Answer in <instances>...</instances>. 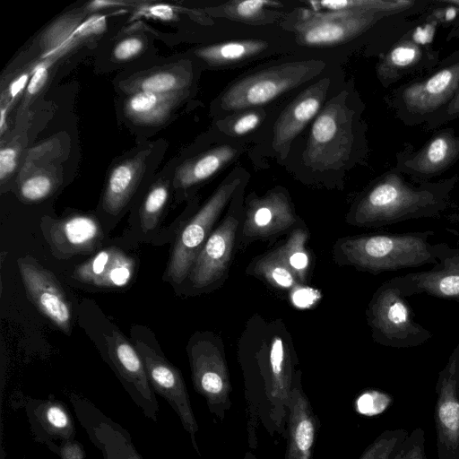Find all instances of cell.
Instances as JSON below:
<instances>
[{
  "instance_id": "5b68a950",
  "label": "cell",
  "mask_w": 459,
  "mask_h": 459,
  "mask_svg": "<svg viewBox=\"0 0 459 459\" xmlns=\"http://www.w3.org/2000/svg\"><path fill=\"white\" fill-rule=\"evenodd\" d=\"M239 184V178L225 180L181 228L175 239L166 271V277L172 283L179 284L188 278L198 254Z\"/></svg>"
},
{
  "instance_id": "f546056e",
  "label": "cell",
  "mask_w": 459,
  "mask_h": 459,
  "mask_svg": "<svg viewBox=\"0 0 459 459\" xmlns=\"http://www.w3.org/2000/svg\"><path fill=\"white\" fill-rule=\"evenodd\" d=\"M250 275L261 278L278 289H292L301 283L275 249L256 257L247 268Z\"/></svg>"
},
{
  "instance_id": "1f68e13d",
  "label": "cell",
  "mask_w": 459,
  "mask_h": 459,
  "mask_svg": "<svg viewBox=\"0 0 459 459\" xmlns=\"http://www.w3.org/2000/svg\"><path fill=\"white\" fill-rule=\"evenodd\" d=\"M314 7L325 9L327 12L345 10H365L381 13H394L404 11L414 4L412 1H378V0H341L310 2Z\"/></svg>"
},
{
  "instance_id": "f6af8a7d",
  "label": "cell",
  "mask_w": 459,
  "mask_h": 459,
  "mask_svg": "<svg viewBox=\"0 0 459 459\" xmlns=\"http://www.w3.org/2000/svg\"><path fill=\"white\" fill-rule=\"evenodd\" d=\"M48 66L47 63H42L34 69L27 85L28 96L35 95L45 85L48 75Z\"/></svg>"
},
{
  "instance_id": "4dcf8cb0",
  "label": "cell",
  "mask_w": 459,
  "mask_h": 459,
  "mask_svg": "<svg viewBox=\"0 0 459 459\" xmlns=\"http://www.w3.org/2000/svg\"><path fill=\"white\" fill-rule=\"evenodd\" d=\"M308 232L301 227H296L290 231L286 241L275 248L279 256L296 274L301 283L306 281L308 269V254L306 249Z\"/></svg>"
},
{
  "instance_id": "d6a6232c",
  "label": "cell",
  "mask_w": 459,
  "mask_h": 459,
  "mask_svg": "<svg viewBox=\"0 0 459 459\" xmlns=\"http://www.w3.org/2000/svg\"><path fill=\"white\" fill-rule=\"evenodd\" d=\"M409 435L405 429L384 430L366 447L359 459H394Z\"/></svg>"
},
{
  "instance_id": "7c38bea8",
  "label": "cell",
  "mask_w": 459,
  "mask_h": 459,
  "mask_svg": "<svg viewBox=\"0 0 459 459\" xmlns=\"http://www.w3.org/2000/svg\"><path fill=\"white\" fill-rule=\"evenodd\" d=\"M386 13L365 10L311 12L303 10L297 25L299 43L307 46H329L357 36Z\"/></svg>"
},
{
  "instance_id": "681fc988",
  "label": "cell",
  "mask_w": 459,
  "mask_h": 459,
  "mask_svg": "<svg viewBox=\"0 0 459 459\" xmlns=\"http://www.w3.org/2000/svg\"><path fill=\"white\" fill-rule=\"evenodd\" d=\"M6 111H7V108H5L4 107H1V112H0V114H1L0 115L1 116V119H0L1 133H3V130H4Z\"/></svg>"
},
{
  "instance_id": "ffe728a7",
  "label": "cell",
  "mask_w": 459,
  "mask_h": 459,
  "mask_svg": "<svg viewBox=\"0 0 459 459\" xmlns=\"http://www.w3.org/2000/svg\"><path fill=\"white\" fill-rule=\"evenodd\" d=\"M329 80L324 79L307 88L281 113L273 128V146L285 158L290 145L314 118L325 100Z\"/></svg>"
},
{
  "instance_id": "d590c367",
  "label": "cell",
  "mask_w": 459,
  "mask_h": 459,
  "mask_svg": "<svg viewBox=\"0 0 459 459\" xmlns=\"http://www.w3.org/2000/svg\"><path fill=\"white\" fill-rule=\"evenodd\" d=\"M278 3L266 0H244L231 2L226 4V14L246 22H254L260 19L270 5Z\"/></svg>"
},
{
  "instance_id": "60d3db41",
  "label": "cell",
  "mask_w": 459,
  "mask_h": 459,
  "mask_svg": "<svg viewBox=\"0 0 459 459\" xmlns=\"http://www.w3.org/2000/svg\"><path fill=\"white\" fill-rule=\"evenodd\" d=\"M457 117H459V91L446 106L425 123H427L429 127H436Z\"/></svg>"
},
{
  "instance_id": "4fadbf2b",
  "label": "cell",
  "mask_w": 459,
  "mask_h": 459,
  "mask_svg": "<svg viewBox=\"0 0 459 459\" xmlns=\"http://www.w3.org/2000/svg\"><path fill=\"white\" fill-rule=\"evenodd\" d=\"M106 342L108 359L125 389L143 415L156 423L159 403L137 350L116 329L106 336Z\"/></svg>"
},
{
  "instance_id": "cb8c5ba5",
  "label": "cell",
  "mask_w": 459,
  "mask_h": 459,
  "mask_svg": "<svg viewBox=\"0 0 459 459\" xmlns=\"http://www.w3.org/2000/svg\"><path fill=\"white\" fill-rule=\"evenodd\" d=\"M142 153L116 166L108 179L103 195V208L111 214L118 213L131 199L142 178L145 167Z\"/></svg>"
},
{
  "instance_id": "30bf717a",
  "label": "cell",
  "mask_w": 459,
  "mask_h": 459,
  "mask_svg": "<svg viewBox=\"0 0 459 459\" xmlns=\"http://www.w3.org/2000/svg\"><path fill=\"white\" fill-rule=\"evenodd\" d=\"M298 220L282 191L273 190L261 197H253L243 212L236 247L244 248L254 241L273 239L291 231Z\"/></svg>"
},
{
  "instance_id": "4316f807",
  "label": "cell",
  "mask_w": 459,
  "mask_h": 459,
  "mask_svg": "<svg viewBox=\"0 0 459 459\" xmlns=\"http://www.w3.org/2000/svg\"><path fill=\"white\" fill-rule=\"evenodd\" d=\"M186 93L157 94L132 93L125 104L126 116L135 123L157 125L165 121L172 109Z\"/></svg>"
},
{
  "instance_id": "277c9868",
  "label": "cell",
  "mask_w": 459,
  "mask_h": 459,
  "mask_svg": "<svg viewBox=\"0 0 459 459\" xmlns=\"http://www.w3.org/2000/svg\"><path fill=\"white\" fill-rule=\"evenodd\" d=\"M324 64L303 60L281 64L252 74L230 86L221 97L225 111L266 104L316 75Z\"/></svg>"
},
{
  "instance_id": "7dc6e473",
  "label": "cell",
  "mask_w": 459,
  "mask_h": 459,
  "mask_svg": "<svg viewBox=\"0 0 459 459\" xmlns=\"http://www.w3.org/2000/svg\"><path fill=\"white\" fill-rule=\"evenodd\" d=\"M29 77L27 74L20 75L17 79H15L10 85L9 94L12 99H14L21 91L26 86L29 82ZM28 85V84H27Z\"/></svg>"
},
{
  "instance_id": "e575fe53",
  "label": "cell",
  "mask_w": 459,
  "mask_h": 459,
  "mask_svg": "<svg viewBox=\"0 0 459 459\" xmlns=\"http://www.w3.org/2000/svg\"><path fill=\"white\" fill-rule=\"evenodd\" d=\"M55 181L42 172L32 174L20 183L21 197L27 202H39L47 198L54 190Z\"/></svg>"
},
{
  "instance_id": "7a4b0ae2",
  "label": "cell",
  "mask_w": 459,
  "mask_h": 459,
  "mask_svg": "<svg viewBox=\"0 0 459 459\" xmlns=\"http://www.w3.org/2000/svg\"><path fill=\"white\" fill-rule=\"evenodd\" d=\"M434 235L426 230L344 237L336 241L333 254L337 264L372 274L434 265L449 246L431 243Z\"/></svg>"
},
{
  "instance_id": "8992f818",
  "label": "cell",
  "mask_w": 459,
  "mask_h": 459,
  "mask_svg": "<svg viewBox=\"0 0 459 459\" xmlns=\"http://www.w3.org/2000/svg\"><path fill=\"white\" fill-rule=\"evenodd\" d=\"M354 114L342 95L327 102L312 125L305 159L318 169L340 167L349 157L353 143Z\"/></svg>"
},
{
  "instance_id": "f35d334b",
  "label": "cell",
  "mask_w": 459,
  "mask_h": 459,
  "mask_svg": "<svg viewBox=\"0 0 459 459\" xmlns=\"http://www.w3.org/2000/svg\"><path fill=\"white\" fill-rule=\"evenodd\" d=\"M143 41L138 37L126 38L117 44L113 56L120 61L128 60L137 56L143 48Z\"/></svg>"
},
{
  "instance_id": "f907efd6",
  "label": "cell",
  "mask_w": 459,
  "mask_h": 459,
  "mask_svg": "<svg viewBox=\"0 0 459 459\" xmlns=\"http://www.w3.org/2000/svg\"><path fill=\"white\" fill-rule=\"evenodd\" d=\"M243 459H257V458L251 451H247L245 453Z\"/></svg>"
},
{
  "instance_id": "e0dca14e",
  "label": "cell",
  "mask_w": 459,
  "mask_h": 459,
  "mask_svg": "<svg viewBox=\"0 0 459 459\" xmlns=\"http://www.w3.org/2000/svg\"><path fill=\"white\" fill-rule=\"evenodd\" d=\"M41 228L52 253L59 259L91 253L101 245L104 238L98 220L88 214L49 220Z\"/></svg>"
},
{
  "instance_id": "9a60e30c",
  "label": "cell",
  "mask_w": 459,
  "mask_h": 459,
  "mask_svg": "<svg viewBox=\"0 0 459 459\" xmlns=\"http://www.w3.org/2000/svg\"><path fill=\"white\" fill-rule=\"evenodd\" d=\"M28 299L61 331L71 332L72 313L65 290L55 274L32 257L17 260Z\"/></svg>"
},
{
  "instance_id": "7bdbcfd3",
  "label": "cell",
  "mask_w": 459,
  "mask_h": 459,
  "mask_svg": "<svg viewBox=\"0 0 459 459\" xmlns=\"http://www.w3.org/2000/svg\"><path fill=\"white\" fill-rule=\"evenodd\" d=\"M17 165V151L12 147L0 151V179L3 182L14 170Z\"/></svg>"
},
{
  "instance_id": "8fae6325",
  "label": "cell",
  "mask_w": 459,
  "mask_h": 459,
  "mask_svg": "<svg viewBox=\"0 0 459 459\" xmlns=\"http://www.w3.org/2000/svg\"><path fill=\"white\" fill-rule=\"evenodd\" d=\"M436 394L437 459H459V342L438 373Z\"/></svg>"
},
{
  "instance_id": "603a6c76",
  "label": "cell",
  "mask_w": 459,
  "mask_h": 459,
  "mask_svg": "<svg viewBox=\"0 0 459 459\" xmlns=\"http://www.w3.org/2000/svg\"><path fill=\"white\" fill-rule=\"evenodd\" d=\"M24 407L36 440L46 444L53 452L56 453L58 447L55 440L61 443L74 439V421L60 401L29 398Z\"/></svg>"
},
{
  "instance_id": "44dd1931",
  "label": "cell",
  "mask_w": 459,
  "mask_h": 459,
  "mask_svg": "<svg viewBox=\"0 0 459 459\" xmlns=\"http://www.w3.org/2000/svg\"><path fill=\"white\" fill-rule=\"evenodd\" d=\"M135 271L134 259L116 247L100 250L76 265L73 277L88 285L105 289L126 286Z\"/></svg>"
},
{
  "instance_id": "836d02e7",
  "label": "cell",
  "mask_w": 459,
  "mask_h": 459,
  "mask_svg": "<svg viewBox=\"0 0 459 459\" xmlns=\"http://www.w3.org/2000/svg\"><path fill=\"white\" fill-rule=\"evenodd\" d=\"M169 197L166 182H157L148 192L140 209V223L144 232L152 230L159 222Z\"/></svg>"
},
{
  "instance_id": "bcb514c9",
  "label": "cell",
  "mask_w": 459,
  "mask_h": 459,
  "mask_svg": "<svg viewBox=\"0 0 459 459\" xmlns=\"http://www.w3.org/2000/svg\"><path fill=\"white\" fill-rule=\"evenodd\" d=\"M434 30L435 26L432 23H429L424 27H417L412 34V40L420 45L429 43Z\"/></svg>"
},
{
  "instance_id": "5bb4252c",
  "label": "cell",
  "mask_w": 459,
  "mask_h": 459,
  "mask_svg": "<svg viewBox=\"0 0 459 459\" xmlns=\"http://www.w3.org/2000/svg\"><path fill=\"white\" fill-rule=\"evenodd\" d=\"M242 215L230 207L207 238L188 275L195 289H206L225 276L236 247Z\"/></svg>"
},
{
  "instance_id": "b9f144b4",
  "label": "cell",
  "mask_w": 459,
  "mask_h": 459,
  "mask_svg": "<svg viewBox=\"0 0 459 459\" xmlns=\"http://www.w3.org/2000/svg\"><path fill=\"white\" fill-rule=\"evenodd\" d=\"M138 14L152 17L161 21H172L176 18L175 8L165 4L143 6L140 8Z\"/></svg>"
},
{
  "instance_id": "74e56055",
  "label": "cell",
  "mask_w": 459,
  "mask_h": 459,
  "mask_svg": "<svg viewBox=\"0 0 459 459\" xmlns=\"http://www.w3.org/2000/svg\"><path fill=\"white\" fill-rule=\"evenodd\" d=\"M106 27V16L94 14L77 24L73 31V38L76 40L99 34L105 30Z\"/></svg>"
},
{
  "instance_id": "8d00e7d4",
  "label": "cell",
  "mask_w": 459,
  "mask_h": 459,
  "mask_svg": "<svg viewBox=\"0 0 459 459\" xmlns=\"http://www.w3.org/2000/svg\"><path fill=\"white\" fill-rule=\"evenodd\" d=\"M394 459H427L425 432L416 428L411 432Z\"/></svg>"
},
{
  "instance_id": "ba28073f",
  "label": "cell",
  "mask_w": 459,
  "mask_h": 459,
  "mask_svg": "<svg viewBox=\"0 0 459 459\" xmlns=\"http://www.w3.org/2000/svg\"><path fill=\"white\" fill-rule=\"evenodd\" d=\"M191 378L209 411L223 420L231 407V384L221 344L210 339H198L188 347Z\"/></svg>"
},
{
  "instance_id": "6da1fadb",
  "label": "cell",
  "mask_w": 459,
  "mask_h": 459,
  "mask_svg": "<svg viewBox=\"0 0 459 459\" xmlns=\"http://www.w3.org/2000/svg\"><path fill=\"white\" fill-rule=\"evenodd\" d=\"M456 176L437 182L411 183L394 169L373 183L347 215L351 225L388 226L409 220L439 217L448 207Z\"/></svg>"
},
{
  "instance_id": "d4e9b609",
  "label": "cell",
  "mask_w": 459,
  "mask_h": 459,
  "mask_svg": "<svg viewBox=\"0 0 459 459\" xmlns=\"http://www.w3.org/2000/svg\"><path fill=\"white\" fill-rule=\"evenodd\" d=\"M429 50L412 39H402L396 43L378 65V75L384 83L396 82L405 74L431 65L434 59Z\"/></svg>"
},
{
  "instance_id": "3957f363",
  "label": "cell",
  "mask_w": 459,
  "mask_h": 459,
  "mask_svg": "<svg viewBox=\"0 0 459 459\" xmlns=\"http://www.w3.org/2000/svg\"><path fill=\"white\" fill-rule=\"evenodd\" d=\"M406 299L402 275L385 281L375 291L366 315L376 342L407 349L420 346L432 338L433 333L415 320Z\"/></svg>"
},
{
  "instance_id": "f1b7e54d",
  "label": "cell",
  "mask_w": 459,
  "mask_h": 459,
  "mask_svg": "<svg viewBox=\"0 0 459 459\" xmlns=\"http://www.w3.org/2000/svg\"><path fill=\"white\" fill-rule=\"evenodd\" d=\"M267 47V42L260 39L232 40L198 48L195 54L210 65H226L256 56Z\"/></svg>"
},
{
  "instance_id": "ab89813d",
  "label": "cell",
  "mask_w": 459,
  "mask_h": 459,
  "mask_svg": "<svg viewBox=\"0 0 459 459\" xmlns=\"http://www.w3.org/2000/svg\"><path fill=\"white\" fill-rule=\"evenodd\" d=\"M261 115L255 111L247 112L236 117L230 125V131L234 135H244L255 130L260 124Z\"/></svg>"
},
{
  "instance_id": "9c48e42d",
  "label": "cell",
  "mask_w": 459,
  "mask_h": 459,
  "mask_svg": "<svg viewBox=\"0 0 459 459\" xmlns=\"http://www.w3.org/2000/svg\"><path fill=\"white\" fill-rule=\"evenodd\" d=\"M134 347L143 359L153 391L163 397L176 411L184 429L190 437L194 449L201 455L196 442L199 427L180 370L145 342L137 340Z\"/></svg>"
},
{
  "instance_id": "52a82bcc",
  "label": "cell",
  "mask_w": 459,
  "mask_h": 459,
  "mask_svg": "<svg viewBox=\"0 0 459 459\" xmlns=\"http://www.w3.org/2000/svg\"><path fill=\"white\" fill-rule=\"evenodd\" d=\"M459 91V57L430 76L410 82L395 93L394 107L406 124L426 122L446 106Z\"/></svg>"
},
{
  "instance_id": "7402d4cb",
  "label": "cell",
  "mask_w": 459,
  "mask_h": 459,
  "mask_svg": "<svg viewBox=\"0 0 459 459\" xmlns=\"http://www.w3.org/2000/svg\"><path fill=\"white\" fill-rule=\"evenodd\" d=\"M402 276L407 298L424 293L459 306V248L448 246L431 269Z\"/></svg>"
},
{
  "instance_id": "c3c4849f",
  "label": "cell",
  "mask_w": 459,
  "mask_h": 459,
  "mask_svg": "<svg viewBox=\"0 0 459 459\" xmlns=\"http://www.w3.org/2000/svg\"><path fill=\"white\" fill-rule=\"evenodd\" d=\"M119 2H114V1H103V0H97L90 3L88 8L90 10H97V9H102V8H110L114 5L120 4Z\"/></svg>"
},
{
  "instance_id": "d6986e66",
  "label": "cell",
  "mask_w": 459,
  "mask_h": 459,
  "mask_svg": "<svg viewBox=\"0 0 459 459\" xmlns=\"http://www.w3.org/2000/svg\"><path fill=\"white\" fill-rule=\"evenodd\" d=\"M320 420L301 385V372L295 371L288 405L284 459H312Z\"/></svg>"
},
{
  "instance_id": "ee69618b",
  "label": "cell",
  "mask_w": 459,
  "mask_h": 459,
  "mask_svg": "<svg viewBox=\"0 0 459 459\" xmlns=\"http://www.w3.org/2000/svg\"><path fill=\"white\" fill-rule=\"evenodd\" d=\"M56 454L61 459H84L86 455L82 444L74 439L61 442Z\"/></svg>"
},
{
  "instance_id": "2e32d148",
  "label": "cell",
  "mask_w": 459,
  "mask_h": 459,
  "mask_svg": "<svg viewBox=\"0 0 459 459\" xmlns=\"http://www.w3.org/2000/svg\"><path fill=\"white\" fill-rule=\"evenodd\" d=\"M68 397L89 439L101 452L104 459H143L135 449L127 430L88 399L74 393Z\"/></svg>"
},
{
  "instance_id": "484cf974",
  "label": "cell",
  "mask_w": 459,
  "mask_h": 459,
  "mask_svg": "<svg viewBox=\"0 0 459 459\" xmlns=\"http://www.w3.org/2000/svg\"><path fill=\"white\" fill-rule=\"evenodd\" d=\"M237 154L230 145H220L184 162L176 170L175 186L188 188L210 178Z\"/></svg>"
},
{
  "instance_id": "83f0119b",
  "label": "cell",
  "mask_w": 459,
  "mask_h": 459,
  "mask_svg": "<svg viewBox=\"0 0 459 459\" xmlns=\"http://www.w3.org/2000/svg\"><path fill=\"white\" fill-rule=\"evenodd\" d=\"M191 80L190 71L175 66L136 78L123 88L130 94L136 92L171 94L186 91Z\"/></svg>"
},
{
  "instance_id": "ac0fdd59",
  "label": "cell",
  "mask_w": 459,
  "mask_h": 459,
  "mask_svg": "<svg viewBox=\"0 0 459 459\" xmlns=\"http://www.w3.org/2000/svg\"><path fill=\"white\" fill-rule=\"evenodd\" d=\"M459 159V136L448 128L435 134L415 152L398 154L395 169L417 181H429L450 168Z\"/></svg>"
}]
</instances>
